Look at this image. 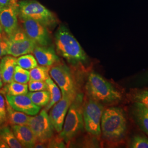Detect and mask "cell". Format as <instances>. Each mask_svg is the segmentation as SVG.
<instances>
[{"instance_id": "obj_1", "label": "cell", "mask_w": 148, "mask_h": 148, "mask_svg": "<svg viewBox=\"0 0 148 148\" xmlns=\"http://www.w3.org/2000/svg\"><path fill=\"white\" fill-rule=\"evenodd\" d=\"M102 137L109 143L121 142L126 135L127 118L119 107H110L103 111L101 123Z\"/></svg>"}, {"instance_id": "obj_2", "label": "cell", "mask_w": 148, "mask_h": 148, "mask_svg": "<svg viewBox=\"0 0 148 148\" xmlns=\"http://www.w3.org/2000/svg\"><path fill=\"white\" fill-rule=\"evenodd\" d=\"M55 43L57 53L70 63L76 65L86 61V53L64 25H61L56 32Z\"/></svg>"}, {"instance_id": "obj_3", "label": "cell", "mask_w": 148, "mask_h": 148, "mask_svg": "<svg viewBox=\"0 0 148 148\" xmlns=\"http://www.w3.org/2000/svg\"><path fill=\"white\" fill-rule=\"evenodd\" d=\"M86 90L88 97L103 104H117L122 100L121 92L99 74L90 73L87 78Z\"/></svg>"}, {"instance_id": "obj_4", "label": "cell", "mask_w": 148, "mask_h": 148, "mask_svg": "<svg viewBox=\"0 0 148 148\" xmlns=\"http://www.w3.org/2000/svg\"><path fill=\"white\" fill-rule=\"evenodd\" d=\"M84 98L82 93H77L69 107L59 136L68 144L85 128L83 117Z\"/></svg>"}, {"instance_id": "obj_5", "label": "cell", "mask_w": 148, "mask_h": 148, "mask_svg": "<svg viewBox=\"0 0 148 148\" xmlns=\"http://www.w3.org/2000/svg\"><path fill=\"white\" fill-rule=\"evenodd\" d=\"M19 17H26L52 28L57 24L56 16L35 0H23L18 3Z\"/></svg>"}, {"instance_id": "obj_6", "label": "cell", "mask_w": 148, "mask_h": 148, "mask_svg": "<svg viewBox=\"0 0 148 148\" xmlns=\"http://www.w3.org/2000/svg\"><path fill=\"white\" fill-rule=\"evenodd\" d=\"M104 108L103 104L87 95L84 99L83 117L86 131L95 137L101 136V119Z\"/></svg>"}, {"instance_id": "obj_7", "label": "cell", "mask_w": 148, "mask_h": 148, "mask_svg": "<svg viewBox=\"0 0 148 148\" xmlns=\"http://www.w3.org/2000/svg\"><path fill=\"white\" fill-rule=\"evenodd\" d=\"M49 73L62 91V95L75 97L77 88L72 71L64 64H55L49 69Z\"/></svg>"}, {"instance_id": "obj_8", "label": "cell", "mask_w": 148, "mask_h": 148, "mask_svg": "<svg viewBox=\"0 0 148 148\" xmlns=\"http://www.w3.org/2000/svg\"><path fill=\"white\" fill-rule=\"evenodd\" d=\"M7 54L14 57L32 53L37 46L24 30L19 27L12 35L7 37Z\"/></svg>"}, {"instance_id": "obj_9", "label": "cell", "mask_w": 148, "mask_h": 148, "mask_svg": "<svg viewBox=\"0 0 148 148\" xmlns=\"http://www.w3.org/2000/svg\"><path fill=\"white\" fill-rule=\"evenodd\" d=\"M30 128L37 141L47 144L49 139L53 137L54 128L47 111L43 109L39 114L30 117L27 125Z\"/></svg>"}, {"instance_id": "obj_10", "label": "cell", "mask_w": 148, "mask_h": 148, "mask_svg": "<svg viewBox=\"0 0 148 148\" xmlns=\"http://www.w3.org/2000/svg\"><path fill=\"white\" fill-rule=\"evenodd\" d=\"M23 29L27 35L38 46H48L51 43V38L47 27L38 21L26 17H19Z\"/></svg>"}, {"instance_id": "obj_11", "label": "cell", "mask_w": 148, "mask_h": 148, "mask_svg": "<svg viewBox=\"0 0 148 148\" xmlns=\"http://www.w3.org/2000/svg\"><path fill=\"white\" fill-rule=\"evenodd\" d=\"M75 97L70 95H62L60 100L51 108L52 109L48 115L56 132L60 133L62 131L69 107Z\"/></svg>"}, {"instance_id": "obj_12", "label": "cell", "mask_w": 148, "mask_h": 148, "mask_svg": "<svg viewBox=\"0 0 148 148\" xmlns=\"http://www.w3.org/2000/svg\"><path fill=\"white\" fill-rule=\"evenodd\" d=\"M7 103L16 111H21L30 116L38 114L41 107L35 104L29 96L26 95H5Z\"/></svg>"}, {"instance_id": "obj_13", "label": "cell", "mask_w": 148, "mask_h": 148, "mask_svg": "<svg viewBox=\"0 0 148 148\" xmlns=\"http://www.w3.org/2000/svg\"><path fill=\"white\" fill-rule=\"evenodd\" d=\"M18 4L0 10V24L8 37L19 28Z\"/></svg>"}, {"instance_id": "obj_14", "label": "cell", "mask_w": 148, "mask_h": 148, "mask_svg": "<svg viewBox=\"0 0 148 148\" xmlns=\"http://www.w3.org/2000/svg\"><path fill=\"white\" fill-rule=\"evenodd\" d=\"M32 53L38 64L42 66L50 67L58 63L59 60V58L54 49L49 46H41L37 45Z\"/></svg>"}, {"instance_id": "obj_15", "label": "cell", "mask_w": 148, "mask_h": 148, "mask_svg": "<svg viewBox=\"0 0 148 148\" xmlns=\"http://www.w3.org/2000/svg\"><path fill=\"white\" fill-rule=\"evenodd\" d=\"M12 131L23 148H34L36 138L27 125H13Z\"/></svg>"}, {"instance_id": "obj_16", "label": "cell", "mask_w": 148, "mask_h": 148, "mask_svg": "<svg viewBox=\"0 0 148 148\" xmlns=\"http://www.w3.org/2000/svg\"><path fill=\"white\" fill-rule=\"evenodd\" d=\"M16 59L12 56H7L0 61V71L3 82L9 84L13 81V76L16 65Z\"/></svg>"}, {"instance_id": "obj_17", "label": "cell", "mask_w": 148, "mask_h": 148, "mask_svg": "<svg viewBox=\"0 0 148 148\" xmlns=\"http://www.w3.org/2000/svg\"><path fill=\"white\" fill-rule=\"evenodd\" d=\"M132 115L135 122L148 136V109L140 103H134Z\"/></svg>"}, {"instance_id": "obj_18", "label": "cell", "mask_w": 148, "mask_h": 148, "mask_svg": "<svg viewBox=\"0 0 148 148\" xmlns=\"http://www.w3.org/2000/svg\"><path fill=\"white\" fill-rule=\"evenodd\" d=\"M6 109V116L8 122L13 125H28L30 117L25 113L13 109L8 103Z\"/></svg>"}, {"instance_id": "obj_19", "label": "cell", "mask_w": 148, "mask_h": 148, "mask_svg": "<svg viewBox=\"0 0 148 148\" xmlns=\"http://www.w3.org/2000/svg\"><path fill=\"white\" fill-rule=\"evenodd\" d=\"M46 82L48 86L47 90L50 94V101L46 108L44 109L46 111H48L56 103L62 98V94L58 85L53 81V79L49 77L46 79Z\"/></svg>"}, {"instance_id": "obj_20", "label": "cell", "mask_w": 148, "mask_h": 148, "mask_svg": "<svg viewBox=\"0 0 148 148\" xmlns=\"http://www.w3.org/2000/svg\"><path fill=\"white\" fill-rule=\"evenodd\" d=\"M0 138L5 142L10 148H23L21 143L17 140L13 131L8 126H4L0 128Z\"/></svg>"}, {"instance_id": "obj_21", "label": "cell", "mask_w": 148, "mask_h": 148, "mask_svg": "<svg viewBox=\"0 0 148 148\" xmlns=\"http://www.w3.org/2000/svg\"><path fill=\"white\" fill-rule=\"evenodd\" d=\"M127 98L133 103H140L148 109V89H132L127 95Z\"/></svg>"}, {"instance_id": "obj_22", "label": "cell", "mask_w": 148, "mask_h": 148, "mask_svg": "<svg viewBox=\"0 0 148 148\" xmlns=\"http://www.w3.org/2000/svg\"><path fill=\"white\" fill-rule=\"evenodd\" d=\"M27 95L35 104L41 108L46 106L50 101V94L48 90L30 92Z\"/></svg>"}, {"instance_id": "obj_23", "label": "cell", "mask_w": 148, "mask_h": 148, "mask_svg": "<svg viewBox=\"0 0 148 148\" xmlns=\"http://www.w3.org/2000/svg\"><path fill=\"white\" fill-rule=\"evenodd\" d=\"M6 95H26L28 92V86L15 81H12L7 84L3 89Z\"/></svg>"}, {"instance_id": "obj_24", "label": "cell", "mask_w": 148, "mask_h": 148, "mask_svg": "<svg viewBox=\"0 0 148 148\" xmlns=\"http://www.w3.org/2000/svg\"><path fill=\"white\" fill-rule=\"evenodd\" d=\"M49 68L46 66H38L30 70V80L45 81L49 77Z\"/></svg>"}, {"instance_id": "obj_25", "label": "cell", "mask_w": 148, "mask_h": 148, "mask_svg": "<svg viewBox=\"0 0 148 148\" xmlns=\"http://www.w3.org/2000/svg\"><path fill=\"white\" fill-rule=\"evenodd\" d=\"M16 65L26 70H31L38 65L37 60L34 56L27 54L19 56L16 59Z\"/></svg>"}, {"instance_id": "obj_26", "label": "cell", "mask_w": 148, "mask_h": 148, "mask_svg": "<svg viewBox=\"0 0 148 148\" xmlns=\"http://www.w3.org/2000/svg\"><path fill=\"white\" fill-rule=\"evenodd\" d=\"M30 81V72L18 65H16L13 76V81L27 84Z\"/></svg>"}, {"instance_id": "obj_27", "label": "cell", "mask_w": 148, "mask_h": 148, "mask_svg": "<svg viewBox=\"0 0 148 148\" xmlns=\"http://www.w3.org/2000/svg\"><path fill=\"white\" fill-rule=\"evenodd\" d=\"M130 147L132 148H148V139L142 135H136L133 137Z\"/></svg>"}, {"instance_id": "obj_28", "label": "cell", "mask_w": 148, "mask_h": 148, "mask_svg": "<svg viewBox=\"0 0 148 148\" xmlns=\"http://www.w3.org/2000/svg\"><path fill=\"white\" fill-rule=\"evenodd\" d=\"M28 84V88L30 92L47 90L48 86L46 81L30 80Z\"/></svg>"}, {"instance_id": "obj_29", "label": "cell", "mask_w": 148, "mask_h": 148, "mask_svg": "<svg viewBox=\"0 0 148 148\" xmlns=\"http://www.w3.org/2000/svg\"><path fill=\"white\" fill-rule=\"evenodd\" d=\"M65 142L58 135L56 137H52L48 142V148H65Z\"/></svg>"}, {"instance_id": "obj_30", "label": "cell", "mask_w": 148, "mask_h": 148, "mask_svg": "<svg viewBox=\"0 0 148 148\" xmlns=\"http://www.w3.org/2000/svg\"><path fill=\"white\" fill-rule=\"evenodd\" d=\"M0 33V60L6 54H7V37H3Z\"/></svg>"}, {"instance_id": "obj_31", "label": "cell", "mask_w": 148, "mask_h": 148, "mask_svg": "<svg viewBox=\"0 0 148 148\" xmlns=\"http://www.w3.org/2000/svg\"><path fill=\"white\" fill-rule=\"evenodd\" d=\"M1 93L0 91V116L2 120H4L6 118V106L5 98Z\"/></svg>"}, {"instance_id": "obj_32", "label": "cell", "mask_w": 148, "mask_h": 148, "mask_svg": "<svg viewBox=\"0 0 148 148\" xmlns=\"http://www.w3.org/2000/svg\"><path fill=\"white\" fill-rule=\"evenodd\" d=\"M16 5H18L16 0H0V10Z\"/></svg>"}, {"instance_id": "obj_33", "label": "cell", "mask_w": 148, "mask_h": 148, "mask_svg": "<svg viewBox=\"0 0 148 148\" xmlns=\"http://www.w3.org/2000/svg\"><path fill=\"white\" fill-rule=\"evenodd\" d=\"M0 148H10L8 145L0 138Z\"/></svg>"}, {"instance_id": "obj_34", "label": "cell", "mask_w": 148, "mask_h": 148, "mask_svg": "<svg viewBox=\"0 0 148 148\" xmlns=\"http://www.w3.org/2000/svg\"><path fill=\"white\" fill-rule=\"evenodd\" d=\"M2 86H3V80H2V75H1V73L0 71V89L2 87Z\"/></svg>"}, {"instance_id": "obj_35", "label": "cell", "mask_w": 148, "mask_h": 148, "mask_svg": "<svg viewBox=\"0 0 148 148\" xmlns=\"http://www.w3.org/2000/svg\"><path fill=\"white\" fill-rule=\"evenodd\" d=\"M2 32H3V30H2V28L1 25V24H0V33L2 34Z\"/></svg>"}, {"instance_id": "obj_36", "label": "cell", "mask_w": 148, "mask_h": 148, "mask_svg": "<svg viewBox=\"0 0 148 148\" xmlns=\"http://www.w3.org/2000/svg\"><path fill=\"white\" fill-rule=\"evenodd\" d=\"M2 121H3V120H2V118H1V116H0V122H1Z\"/></svg>"}, {"instance_id": "obj_37", "label": "cell", "mask_w": 148, "mask_h": 148, "mask_svg": "<svg viewBox=\"0 0 148 148\" xmlns=\"http://www.w3.org/2000/svg\"><path fill=\"white\" fill-rule=\"evenodd\" d=\"M16 1H18V0H16Z\"/></svg>"}]
</instances>
